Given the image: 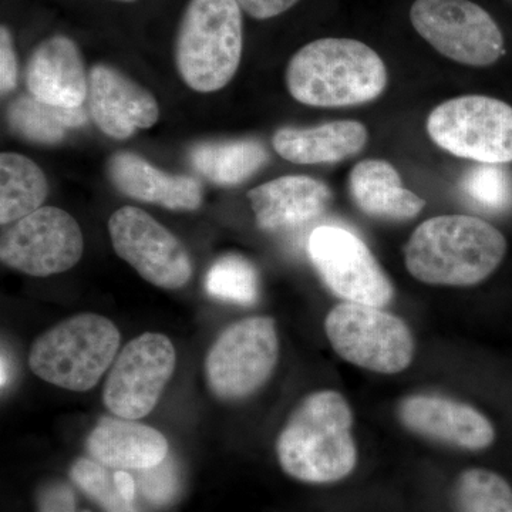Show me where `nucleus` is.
<instances>
[{
	"label": "nucleus",
	"mask_w": 512,
	"mask_h": 512,
	"mask_svg": "<svg viewBox=\"0 0 512 512\" xmlns=\"http://www.w3.org/2000/svg\"><path fill=\"white\" fill-rule=\"evenodd\" d=\"M353 413L335 390L309 394L298 404L276 440L282 470L295 480L329 484L348 477L357 464Z\"/></svg>",
	"instance_id": "1"
},
{
	"label": "nucleus",
	"mask_w": 512,
	"mask_h": 512,
	"mask_svg": "<svg viewBox=\"0 0 512 512\" xmlns=\"http://www.w3.org/2000/svg\"><path fill=\"white\" fill-rule=\"evenodd\" d=\"M507 252L504 235L468 215H441L416 228L406 245V266L424 284L471 286L493 274Z\"/></svg>",
	"instance_id": "2"
},
{
	"label": "nucleus",
	"mask_w": 512,
	"mask_h": 512,
	"mask_svg": "<svg viewBox=\"0 0 512 512\" xmlns=\"http://www.w3.org/2000/svg\"><path fill=\"white\" fill-rule=\"evenodd\" d=\"M293 99L313 107H346L377 99L386 89L383 60L353 39H319L293 55L286 70Z\"/></svg>",
	"instance_id": "3"
},
{
	"label": "nucleus",
	"mask_w": 512,
	"mask_h": 512,
	"mask_svg": "<svg viewBox=\"0 0 512 512\" xmlns=\"http://www.w3.org/2000/svg\"><path fill=\"white\" fill-rule=\"evenodd\" d=\"M241 9L238 0L188 3L175 42V64L195 92H218L237 73L242 56Z\"/></svg>",
	"instance_id": "4"
},
{
	"label": "nucleus",
	"mask_w": 512,
	"mask_h": 512,
	"mask_svg": "<svg viewBox=\"0 0 512 512\" xmlns=\"http://www.w3.org/2000/svg\"><path fill=\"white\" fill-rule=\"evenodd\" d=\"M120 330L104 316L80 313L35 340L29 366L45 382L70 390H92L119 355Z\"/></svg>",
	"instance_id": "5"
},
{
	"label": "nucleus",
	"mask_w": 512,
	"mask_h": 512,
	"mask_svg": "<svg viewBox=\"0 0 512 512\" xmlns=\"http://www.w3.org/2000/svg\"><path fill=\"white\" fill-rule=\"evenodd\" d=\"M325 330L335 352L362 369L396 375L412 363L409 326L379 306L339 303L326 316Z\"/></svg>",
	"instance_id": "6"
},
{
	"label": "nucleus",
	"mask_w": 512,
	"mask_h": 512,
	"mask_svg": "<svg viewBox=\"0 0 512 512\" xmlns=\"http://www.w3.org/2000/svg\"><path fill=\"white\" fill-rule=\"evenodd\" d=\"M279 359L275 320L254 316L222 330L205 359V377L215 397L238 402L258 392Z\"/></svg>",
	"instance_id": "7"
},
{
	"label": "nucleus",
	"mask_w": 512,
	"mask_h": 512,
	"mask_svg": "<svg viewBox=\"0 0 512 512\" xmlns=\"http://www.w3.org/2000/svg\"><path fill=\"white\" fill-rule=\"evenodd\" d=\"M427 131L437 146L480 164L512 161V107L487 96L444 101L431 111Z\"/></svg>",
	"instance_id": "8"
},
{
	"label": "nucleus",
	"mask_w": 512,
	"mask_h": 512,
	"mask_svg": "<svg viewBox=\"0 0 512 512\" xmlns=\"http://www.w3.org/2000/svg\"><path fill=\"white\" fill-rule=\"evenodd\" d=\"M410 20L427 43L454 62L484 67L503 56V33L490 13L470 0H416Z\"/></svg>",
	"instance_id": "9"
},
{
	"label": "nucleus",
	"mask_w": 512,
	"mask_h": 512,
	"mask_svg": "<svg viewBox=\"0 0 512 512\" xmlns=\"http://www.w3.org/2000/svg\"><path fill=\"white\" fill-rule=\"evenodd\" d=\"M177 353L167 336L147 332L128 342L114 360L103 400L121 419L138 420L153 412L174 375Z\"/></svg>",
	"instance_id": "10"
},
{
	"label": "nucleus",
	"mask_w": 512,
	"mask_h": 512,
	"mask_svg": "<svg viewBox=\"0 0 512 512\" xmlns=\"http://www.w3.org/2000/svg\"><path fill=\"white\" fill-rule=\"evenodd\" d=\"M308 252L320 278L343 302L379 308L392 302V282L365 242L348 229L333 225L316 228Z\"/></svg>",
	"instance_id": "11"
},
{
	"label": "nucleus",
	"mask_w": 512,
	"mask_h": 512,
	"mask_svg": "<svg viewBox=\"0 0 512 512\" xmlns=\"http://www.w3.org/2000/svg\"><path fill=\"white\" fill-rule=\"evenodd\" d=\"M83 232L69 212L42 207L3 234V264L37 278L62 274L82 258Z\"/></svg>",
	"instance_id": "12"
},
{
	"label": "nucleus",
	"mask_w": 512,
	"mask_h": 512,
	"mask_svg": "<svg viewBox=\"0 0 512 512\" xmlns=\"http://www.w3.org/2000/svg\"><path fill=\"white\" fill-rule=\"evenodd\" d=\"M109 232L116 254L150 284L173 291L190 282L192 262L187 249L146 211L120 208L111 215Z\"/></svg>",
	"instance_id": "13"
},
{
	"label": "nucleus",
	"mask_w": 512,
	"mask_h": 512,
	"mask_svg": "<svg viewBox=\"0 0 512 512\" xmlns=\"http://www.w3.org/2000/svg\"><path fill=\"white\" fill-rule=\"evenodd\" d=\"M397 416L417 436L463 450H484L495 439L493 424L484 414L439 394L406 397L397 407Z\"/></svg>",
	"instance_id": "14"
},
{
	"label": "nucleus",
	"mask_w": 512,
	"mask_h": 512,
	"mask_svg": "<svg viewBox=\"0 0 512 512\" xmlns=\"http://www.w3.org/2000/svg\"><path fill=\"white\" fill-rule=\"evenodd\" d=\"M89 111L106 136L126 140L160 119L156 97L119 70L97 64L89 76Z\"/></svg>",
	"instance_id": "15"
},
{
	"label": "nucleus",
	"mask_w": 512,
	"mask_h": 512,
	"mask_svg": "<svg viewBox=\"0 0 512 512\" xmlns=\"http://www.w3.org/2000/svg\"><path fill=\"white\" fill-rule=\"evenodd\" d=\"M26 86L33 97L53 106H83L89 96V79L76 43L66 36L40 43L26 66Z\"/></svg>",
	"instance_id": "16"
},
{
	"label": "nucleus",
	"mask_w": 512,
	"mask_h": 512,
	"mask_svg": "<svg viewBox=\"0 0 512 512\" xmlns=\"http://www.w3.org/2000/svg\"><path fill=\"white\" fill-rule=\"evenodd\" d=\"M328 185L305 175H288L248 192L259 227L269 232L302 227L328 208Z\"/></svg>",
	"instance_id": "17"
},
{
	"label": "nucleus",
	"mask_w": 512,
	"mask_h": 512,
	"mask_svg": "<svg viewBox=\"0 0 512 512\" xmlns=\"http://www.w3.org/2000/svg\"><path fill=\"white\" fill-rule=\"evenodd\" d=\"M111 184L127 197L174 211H195L202 204V187L187 175L164 173L128 151L114 154L107 165Z\"/></svg>",
	"instance_id": "18"
},
{
	"label": "nucleus",
	"mask_w": 512,
	"mask_h": 512,
	"mask_svg": "<svg viewBox=\"0 0 512 512\" xmlns=\"http://www.w3.org/2000/svg\"><path fill=\"white\" fill-rule=\"evenodd\" d=\"M86 448L97 463L119 470H147L168 457V441L160 431L121 417H101Z\"/></svg>",
	"instance_id": "19"
},
{
	"label": "nucleus",
	"mask_w": 512,
	"mask_h": 512,
	"mask_svg": "<svg viewBox=\"0 0 512 512\" xmlns=\"http://www.w3.org/2000/svg\"><path fill=\"white\" fill-rule=\"evenodd\" d=\"M367 137L362 123L343 120L313 128H281L272 143L276 153L291 163L325 164L356 156L366 146Z\"/></svg>",
	"instance_id": "20"
},
{
	"label": "nucleus",
	"mask_w": 512,
	"mask_h": 512,
	"mask_svg": "<svg viewBox=\"0 0 512 512\" xmlns=\"http://www.w3.org/2000/svg\"><path fill=\"white\" fill-rule=\"evenodd\" d=\"M350 195L360 211L387 221L412 220L426 201L402 185L392 164L383 160L360 161L349 178Z\"/></svg>",
	"instance_id": "21"
},
{
	"label": "nucleus",
	"mask_w": 512,
	"mask_h": 512,
	"mask_svg": "<svg viewBox=\"0 0 512 512\" xmlns=\"http://www.w3.org/2000/svg\"><path fill=\"white\" fill-rule=\"evenodd\" d=\"M264 144L254 138L231 141H208L192 147V167L212 183L238 185L268 163Z\"/></svg>",
	"instance_id": "22"
},
{
	"label": "nucleus",
	"mask_w": 512,
	"mask_h": 512,
	"mask_svg": "<svg viewBox=\"0 0 512 512\" xmlns=\"http://www.w3.org/2000/svg\"><path fill=\"white\" fill-rule=\"evenodd\" d=\"M49 183L39 165L16 153L0 156V224H15L42 208Z\"/></svg>",
	"instance_id": "23"
},
{
	"label": "nucleus",
	"mask_w": 512,
	"mask_h": 512,
	"mask_svg": "<svg viewBox=\"0 0 512 512\" xmlns=\"http://www.w3.org/2000/svg\"><path fill=\"white\" fill-rule=\"evenodd\" d=\"M9 127L18 136L37 144H57L69 128L87 123V111L80 107H59L23 94L9 104Z\"/></svg>",
	"instance_id": "24"
},
{
	"label": "nucleus",
	"mask_w": 512,
	"mask_h": 512,
	"mask_svg": "<svg viewBox=\"0 0 512 512\" xmlns=\"http://www.w3.org/2000/svg\"><path fill=\"white\" fill-rule=\"evenodd\" d=\"M458 512H512V488L503 477L483 468H471L458 477Z\"/></svg>",
	"instance_id": "25"
},
{
	"label": "nucleus",
	"mask_w": 512,
	"mask_h": 512,
	"mask_svg": "<svg viewBox=\"0 0 512 512\" xmlns=\"http://www.w3.org/2000/svg\"><path fill=\"white\" fill-rule=\"evenodd\" d=\"M207 291L221 301L254 305L258 301L259 281L255 266L241 255H225L211 266Z\"/></svg>",
	"instance_id": "26"
},
{
	"label": "nucleus",
	"mask_w": 512,
	"mask_h": 512,
	"mask_svg": "<svg viewBox=\"0 0 512 512\" xmlns=\"http://www.w3.org/2000/svg\"><path fill=\"white\" fill-rule=\"evenodd\" d=\"M461 191L483 210L503 211L512 202L511 175L500 164H480L464 175Z\"/></svg>",
	"instance_id": "27"
},
{
	"label": "nucleus",
	"mask_w": 512,
	"mask_h": 512,
	"mask_svg": "<svg viewBox=\"0 0 512 512\" xmlns=\"http://www.w3.org/2000/svg\"><path fill=\"white\" fill-rule=\"evenodd\" d=\"M74 484L99 503L106 512H138L133 503L127 501L117 490L103 464L90 458H79L70 470Z\"/></svg>",
	"instance_id": "28"
},
{
	"label": "nucleus",
	"mask_w": 512,
	"mask_h": 512,
	"mask_svg": "<svg viewBox=\"0 0 512 512\" xmlns=\"http://www.w3.org/2000/svg\"><path fill=\"white\" fill-rule=\"evenodd\" d=\"M138 473L137 485L150 503L165 505L174 500L178 491V474L173 458L167 457L158 466Z\"/></svg>",
	"instance_id": "29"
},
{
	"label": "nucleus",
	"mask_w": 512,
	"mask_h": 512,
	"mask_svg": "<svg viewBox=\"0 0 512 512\" xmlns=\"http://www.w3.org/2000/svg\"><path fill=\"white\" fill-rule=\"evenodd\" d=\"M37 507V512H77L76 495L69 485L56 481L42 488Z\"/></svg>",
	"instance_id": "30"
},
{
	"label": "nucleus",
	"mask_w": 512,
	"mask_h": 512,
	"mask_svg": "<svg viewBox=\"0 0 512 512\" xmlns=\"http://www.w3.org/2000/svg\"><path fill=\"white\" fill-rule=\"evenodd\" d=\"M18 83V60L9 29H0V90L3 96L12 92Z\"/></svg>",
	"instance_id": "31"
},
{
	"label": "nucleus",
	"mask_w": 512,
	"mask_h": 512,
	"mask_svg": "<svg viewBox=\"0 0 512 512\" xmlns=\"http://www.w3.org/2000/svg\"><path fill=\"white\" fill-rule=\"evenodd\" d=\"M296 2L298 0H238L249 16L259 20L275 18L291 9Z\"/></svg>",
	"instance_id": "32"
},
{
	"label": "nucleus",
	"mask_w": 512,
	"mask_h": 512,
	"mask_svg": "<svg viewBox=\"0 0 512 512\" xmlns=\"http://www.w3.org/2000/svg\"><path fill=\"white\" fill-rule=\"evenodd\" d=\"M114 484H116L117 490L120 494L126 498L127 501L133 503L134 497H136L137 483L127 471L119 470L114 473L113 476Z\"/></svg>",
	"instance_id": "33"
},
{
	"label": "nucleus",
	"mask_w": 512,
	"mask_h": 512,
	"mask_svg": "<svg viewBox=\"0 0 512 512\" xmlns=\"http://www.w3.org/2000/svg\"><path fill=\"white\" fill-rule=\"evenodd\" d=\"M10 360L9 357L3 353L2 355V389H5L10 382V377H12V373H10Z\"/></svg>",
	"instance_id": "34"
},
{
	"label": "nucleus",
	"mask_w": 512,
	"mask_h": 512,
	"mask_svg": "<svg viewBox=\"0 0 512 512\" xmlns=\"http://www.w3.org/2000/svg\"><path fill=\"white\" fill-rule=\"evenodd\" d=\"M117 2H134V0H117Z\"/></svg>",
	"instance_id": "35"
},
{
	"label": "nucleus",
	"mask_w": 512,
	"mask_h": 512,
	"mask_svg": "<svg viewBox=\"0 0 512 512\" xmlns=\"http://www.w3.org/2000/svg\"><path fill=\"white\" fill-rule=\"evenodd\" d=\"M82 512H90V511H82Z\"/></svg>",
	"instance_id": "36"
}]
</instances>
